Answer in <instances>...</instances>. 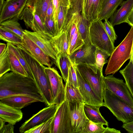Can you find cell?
<instances>
[{
  "mask_svg": "<svg viewBox=\"0 0 133 133\" xmlns=\"http://www.w3.org/2000/svg\"><path fill=\"white\" fill-rule=\"evenodd\" d=\"M13 96H23L44 102L34 80L11 71L0 77V99Z\"/></svg>",
  "mask_w": 133,
  "mask_h": 133,
  "instance_id": "cell-1",
  "label": "cell"
},
{
  "mask_svg": "<svg viewBox=\"0 0 133 133\" xmlns=\"http://www.w3.org/2000/svg\"><path fill=\"white\" fill-rule=\"evenodd\" d=\"M18 47L29 66L34 81L44 103L47 106L53 104L54 99L49 81L44 70L45 66L24 50Z\"/></svg>",
  "mask_w": 133,
  "mask_h": 133,
  "instance_id": "cell-2",
  "label": "cell"
},
{
  "mask_svg": "<svg viewBox=\"0 0 133 133\" xmlns=\"http://www.w3.org/2000/svg\"><path fill=\"white\" fill-rule=\"evenodd\" d=\"M133 43V27L121 43L115 48L110 56L105 71L107 76L114 75L125 62L130 59Z\"/></svg>",
  "mask_w": 133,
  "mask_h": 133,
  "instance_id": "cell-3",
  "label": "cell"
},
{
  "mask_svg": "<svg viewBox=\"0 0 133 133\" xmlns=\"http://www.w3.org/2000/svg\"><path fill=\"white\" fill-rule=\"evenodd\" d=\"M104 106L107 108L119 121L123 123L133 121V108L111 91L104 89Z\"/></svg>",
  "mask_w": 133,
  "mask_h": 133,
  "instance_id": "cell-4",
  "label": "cell"
},
{
  "mask_svg": "<svg viewBox=\"0 0 133 133\" xmlns=\"http://www.w3.org/2000/svg\"><path fill=\"white\" fill-rule=\"evenodd\" d=\"M74 65L83 79L103 101L104 76L103 71L98 69L95 64L81 63Z\"/></svg>",
  "mask_w": 133,
  "mask_h": 133,
  "instance_id": "cell-5",
  "label": "cell"
},
{
  "mask_svg": "<svg viewBox=\"0 0 133 133\" xmlns=\"http://www.w3.org/2000/svg\"><path fill=\"white\" fill-rule=\"evenodd\" d=\"M90 35L92 45L111 55L115 47L105 30L102 21L90 22Z\"/></svg>",
  "mask_w": 133,
  "mask_h": 133,
  "instance_id": "cell-6",
  "label": "cell"
},
{
  "mask_svg": "<svg viewBox=\"0 0 133 133\" xmlns=\"http://www.w3.org/2000/svg\"><path fill=\"white\" fill-rule=\"evenodd\" d=\"M84 103L68 102V113L70 133H83L86 122L84 110Z\"/></svg>",
  "mask_w": 133,
  "mask_h": 133,
  "instance_id": "cell-7",
  "label": "cell"
},
{
  "mask_svg": "<svg viewBox=\"0 0 133 133\" xmlns=\"http://www.w3.org/2000/svg\"><path fill=\"white\" fill-rule=\"evenodd\" d=\"M104 89H108L123 100L133 108V98L124 81L113 74L103 77Z\"/></svg>",
  "mask_w": 133,
  "mask_h": 133,
  "instance_id": "cell-8",
  "label": "cell"
},
{
  "mask_svg": "<svg viewBox=\"0 0 133 133\" xmlns=\"http://www.w3.org/2000/svg\"><path fill=\"white\" fill-rule=\"evenodd\" d=\"M45 71L49 81L54 104L59 106L65 100V90L62 78L56 69L54 68L46 67Z\"/></svg>",
  "mask_w": 133,
  "mask_h": 133,
  "instance_id": "cell-9",
  "label": "cell"
},
{
  "mask_svg": "<svg viewBox=\"0 0 133 133\" xmlns=\"http://www.w3.org/2000/svg\"><path fill=\"white\" fill-rule=\"evenodd\" d=\"M68 102L64 101L58 107L52 123L51 133H70Z\"/></svg>",
  "mask_w": 133,
  "mask_h": 133,
  "instance_id": "cell-10",
  "label": "cell"
},
{
  "mask_svg": "<svg viewBox=\"0 0 133 133\" xmlns=\"http://www.w3.org/2000/svg\"><path fill=\"white\" fill-rule=\"evenodd\" d=\"M59 106L52 104L41 110L22 124L19 131L25 133L30 129L44 123L53 117Z\"/></svg>",
  "mask_w": 133,
  "mask_h": 133,
  "instance_id": "cell-11",
  "label": "cell"
},
{
  "mask_svg": "<svg viewBox=\"0 0 133 133\" xmlns=\"http://www.w3.org/2000/svg\"><path fill=\"white\" fill-rule=\"evenodd\" d=\"M28 0H6L0 8V23L12 19L19 20Z\"/></svg>",
  "mask_w": 133,
  "mask_h": 133,
  "instance_id": "cell-12",
  "label": "cell"
},
{
  "mask_svg": "<svg viewBox=\"0 0 133 133\" xmlns=\"http://www.w3.org/2000/svg\"><path fill=\"white\" fill-rule=\"evenodd\" d=\"M22 19L26 27L30 28L34 32H38L49 39L52 38L46 32L44 24L35 8L26 6L19 18V20Z\"/></svg>",
  "mask_w": 133,
  "mask_h": 133,
  "instance_id": "cell-13",
  "label": "cell"
},
{
  "mask_svg": "<svg viewBox=\"0 0 133 133\" xmlns=\"http://www.w3.org/2000/svg\"><path fill=\"white\" fill-rule=\"evenodd\" d=\"M14 45L24 50L44 65L51 67L54 63L49 56L25 34L22 39V43Z\"/></svg>",
  "mask_w": 133,
  "mask_h": 133,
  "instance_id": "cell-14",
  "label": "cell"
},
{
  "mask_svg": "<svg viewBox=\"0 0 133 133\" xmlns=\"http://www.w3.org/2000/svg\"><path fill=\"white\" fill-rule=\"evenodd\" d=\"M24 34L39 47L55 63L58 55L50 39L46 38L38 32L24 30Z\"/></svg>",
  "mask_w": 133,
  "mask_h": 133,
  "instance_id": "cell-15",
  "label": "cell"
},
{
  "mask_svg": "<svg viewBox=\"0 0 133 133\" xmlns=\"http://www.w3.org/2000/svg\"><path fill=\"white\" fill-rule=\"evenodd\" d=\"M75 69L78 88L84 99L85 104L104 106L103 101L98 96L90 86L83 79L76 67Z\"/></svg>",
  "mask_w": 133,
  "mask_h": 133,
  "instance_id": "cell-16",
  "label": "cell"
},
{
  "mask_svg": "<svg viewBox=\"0 0 133 133\" xmlns=\"http://www.w3.org/2000/svg\"><path fill=\"white\" fill-rule=\"evenodd\" d=\"M96 49L92 44L87 45L84 44L80 49L69 55V57L74 64L81 63L95 64Z\"/></svg>",
  "mask_w": 133,
  "mask_h": 133,
  "instance_id": "cell-17",
  "label": "cell"
},
{
  "mask_svg": "<svg viewBox=\"0 0 133 133\" xmlns=\"http://www.w3.org/2000/svg\"><path fill=\"white\" fill-rule=\"evenodd\" d=\"M121 7L116 10L110 18L109 21L114 27L123 23H126L128 16L133 8V0L123 1Z\"/></svg>",
  "mask_w": 133,
  "mask_h": 133,
  "instance_id": "cell-18",
  "label": "cell"
},
{
  "mask_svg": "<svg viewBox=\"0 0 133 133\" xmlns=\"http://www.w3.org/2000/svg\"><path fill=\"white\" fill-rule=\"evenodd\" d=\"M22 111L0 102V118L13 125L22 119Z\"/></svg>",
  "mask_w": 133,
  "mask_h": 133,
  "instance_id": "cell-19",
  "label": "cell"
},
{
  "mask_svg": "<svg viewBox=\"0 0 133 133\" xmlns=\"http://www.w3.org/2000/svg\"><path fill=\"white\" fill-rule=\"evenodd\" d=\"M0 102L14 108L21 110L32 103L40 102L38 99L23 96H13L0 99Z\"/></svg>",
  "mask_w": 133,
  "mask_h": 133,
  "instance_id": "cell-20",
  "label": "cell"
},
{
  "mask_svg": "<svg viewBox=\"0 0 133 133\" xmlns=\"http://www.w3.org/2000/svg\"><path fill=\"white\" fill-rule=\"evenodd\" d=\"M50 40L58 55L68 54L69 41L68 36L66 31L60 32Z\"/></svg>",
  "mask_w": 133,
  "mask_h": 133,
  "instance_id": "cell-21",
  "label": "cell"
},
{
  "mask_svg": "<svg viewBox=\"0 0 133 133\" xmlns=\"http://www.w3.org/2000/svg\"><path fill=\"white\" fill-rule=\"evenodd\" d=\"M101 106L92 105L85 104L84 110L87 118L90 121L96 123L108 126V122L101 115L99 109Z\"/></svg>",
  "mask_w": 133,
  "mask_h": 133,
  "instance_id": "cell-22",
  "label": "cell"
},
{
  "mask_svg": "<svg viewBox=\"0 0 133 133\" xmlns=\"http://www.w3.org/2000/svg\"><path fill=\"white\" fill-rule=\"evenodd\" d=\"M123 0H104L98 17V20L108 19L117 10Z\"/></svg>",
  "mask_w": 133,
  "mask_h": 133,
  "instance_id": "cell-23",
  "label": "cell"
},
{
  "mask_svg": "<svg viewBox=\"0 0 133 133\" xmlns=\"http://www.w3.org/2000/svg\"><path fill=\"white\" fill-rule=\"evenodd\" d=\"M60 70L62 77L66 83L68 77L69 68L72 63L66 54H59L55 63Z\"/></svg>",
  "mask_w": 133,
  "mask_h": 133,
  "instance_id": "cell-24",
  "label": "cell"
},
{
  "mask_svg": "<svg viewBox=\"0 0 133 133\" xmlns=\"http://www.w3.org/2000/svg\"><path fill=\"white\" fill-rule=\"evenodd\" d=\"M90 22L81 15L78 23V30L84 44L87 45L92 44L90 35Z\"/></svg>",
  "mask_w": 133,
  "mask_h": 133,
  "instance_id": "cell-25",
  "label": "cell"
},
{
  "mask_svg": "<svg viewBox=\"0 0 133 133\" xmlns=\"http://www.w3.org/2000/svg\"><path fill=\"white\" fill-rule=\"evenodd\" d=\"M7 44L8 51L12 53L16 57L25 70L27 74L28 77L34 81L29 66L19 48L10 43H7Z\"/></svg>",
  "mask_w": 133,
  "mask_h": 133,
  "instance_id": "cell-26",
  "label": "cell"
},
{
  "mask_svg": "<svg viewBox=\"0 0 133 133\" xmlns=\"http://www.w3.org/2000/svg\"><path fill=\"white\" fill-rule=\"evenodd\" d=\"M65 100L68 102L84 103V99L78 88L65 85Z\"/></svg>",
  "mask_w": 133,
  "mask_h": 133,
  "instance_id": "cell-27",
  "label": "cell"
},
{
  "mask_svg": "<svg viewBox=\"0 0 133 133\" xmlns=\"http://www.w3.org/2000/svg\"><path fill=\"white\" fill-rule=\"evenodd\" d=\"M18 21L15 19H8L0 23V26L15 33L23 38L24 35V30Z\"/></svg>",
  "mask_w": 133,
  "mask_h": 133,
  "instance_id": "cell-28",
  "label": "cell"
},
{
  "mask_svg": "<svg viewBox=\"0 0 133 133\" xmlns=\"http://www.w3.org/2000/svg\"><path fill=\"white\" fill-rule=\"evenodd\" d=\"M119 72L124 77L133 98V63L132 61L130 60L125 68L120 70Z\"/></svg>",
  "mask_w": 133,
  "mask_h": 133,
  "instance_id": "cell-29",
  "label": "cell"
},
{
  "mask_svg": "<svg viewBox=\"0 0 133 133\" xmlns=\"http://www.w3.org/2000/svg\"><path fill=\"white\" fill-rule=\"evenodd\" d=\"M21 37L15 33L0 26V39L15 45L22 42Z\"/></svg>",
  "mask_w": 133,
  "mask_h": 133,
  "instance_id": "cell-30",
  "label": "cell"
},
{
  "mask_svg": "<svg viewBox=\"0 0 133 133\" xmlns=\"http://www.w3.org/2000/svg\"><path fill=\"white\" fill-rule=\"evenodd\" d=\"M85 44L77 29L69 44L68 54L70 55L80 49Z\"/></svg>",
  "mask_w": 133,
  "mask_h": 133,
  "instance_id": "cell-31",
  "label": "cell"
},
{
  "mask_svg": "<svg viewBox=\"0 0 133 133\" xmlns=\"http://www.w3.org/2000/svg\"><path fill=\"white\" fill-rule=\"evenodd\" d=\"M8 52L11 71L28 77L25 70L16 57L12 53Z\"/></svg>",
  "mask_w": 133,
  "mask_h": 133,
  "instance_id": "cell-32",
  "label": "cell"
},
{
  "mask_svg": "<svg viewBox=\"0 0 133 133\" xmlns=\"http://www.w3.org/2000/svg\"><path fill=\"white\" fill-rule=\"evenodd\" d=\"M52 0H38L34 8L44 24L46 16V11Z\"/></svg>",
  "mask_w": 133,
  "mask_h": 133,
  "instance_id": "cell-33",
  "label": "cell"
},
{
  "mask_svg": "<svg viewBox=\"0 0 133 133\" xmlns=\"http://www.w3.org/2000/svg\"><path fill=\"white\" fill-rule=\"evenodd\" d=\"M10 71L11 67L7 46L4 52L0 55V77Z\"/></svg>",
  "mask_w": 133,
  "mask_h": 133,
  "instance_id": "cell-34",
  "label": "cell"
},
{
  "mask_svg": "<svg viewBox=\"0 0 133 133\" xmlns=\"http://www.w3.org/2000/svg\"><path fill=\"white\" fill-rule=\"evenodd\" d=\"M103 124L93 122L89 119L85 125L83 133H104L106 128Z\"/></svg>",
  "mask_w": 133,
  "mask_h": 133,
  "instance_id": "cell-35",
  "label": "cell"
},
{
  "mask_svg": "<svg viewBox=\"0 0 133 133\" xmlns=\"http://www.w3.org/2000/svg\"><path fill=\"white\" fill-rule=\"evenodd\" d=\"M110 55L106 51L96 48L95 53V65L97 68L102 71L104 65L108 62L107 59Z\"/></svg>",
  "mask_w": 133,
  "mask_h": 133,
  "instance_id": "cell-36",
  "label": "cell"
},
{
  "mask_svg": "<svg viewBox=\"0 0 133 133\" xmlns=\"http://www.w3.org/2000/svg\"><path fill=\"white\" fill-rule=\"evenodd\" d=\"M81 6V14L89 22L91 21V10L93 0H80Z\"/></svg>",
  "mask_w": 133,
  "mask_h": 133,
  "instance_id": "cell-37",
  "label": "cell"
},
{
  "mask_svg": "<svg viewBox=\"0 0 133 133\" xmlns=\"http://www.w3.org/2000/svg\"><path fill=\"white\" fill-rule=\"evenodd\" d=\"M70 8L68 7L62 5L60 6L57 24L58 34L63 29Z\"/></svg>",
  "mask_w": 133,
  "mask_h": 133,
  "instance_id": "cell-38",
  "label": "cell"
},
{
  "mask_svg": "<svg viewBox=\"0 0 133 133\" xmlns=\"http://www.w3.org/2000/svg\"><path fill=\"white\" fill-rule=\"evenodd\" d=\"M54 117L47 121L28 130L25 133H51V125Z\"/></svg>",
  "mask_w": 133,
  "mask_h": 133,
  "instance_id": "cell-39",
  "label": "cell"
},
{
  "mask_svg": "<svg viewBox=\"0 0 133 133\" xmlns=\"http://www.w3.org/2000/svg\"><path fill=\"white\" fill-rule=\"evenodd\" d=\"M65 85L73 88H78L75 67L72 63L69 68L68 78Z\"/></svg>",
  "mask_w": 133,
  "mask_h": 133,
  "instance_id": "cell-40",
  "label": "cell"
},
{
  "mask_svg": "<svg viewBox=\"0 0 133 133\" xmlns=\"http://www.w3.org/2000/svg\"><path fill=\"white\" fill-rule=\"evenodd\" d=\"M46 31L48 34L52 37L58 34V31L53 18L46 17L44 23Z\"/></svg>",
  "mask_w": 133,
  "mask_h": 133,
  "instance_id": "cell-41",
  "label": "cell"
},
{
  "mask_svg": "<svg viewBox=\"0 0 133 133\" xmlns=\"http://www.w3.org/2000/svg\"><path fill=\"white\" fill-rule=\"evenodd\" d=\"M104 0H93L91 10V21L98 20L99 15Z\"/></svg>",
  "mask_w": 133,
  "mask_h": 133,
  "instance_id": "cell-42",
  "label": "cell"
},
{
  "mask_svg": "<svg viewBox=\"0 0 133 133\" xmlns=\"http://www.w3.org/2000/svg\"><path fill=\"white\" fill-rule=\"evenodd\" d=\"M103 24L105 30L112 41L114 43L117 39V36L116 34L114 27L110 21L107 19H105Z\"/></svg>",
  "mask_w": 133,
  "mask_h": 133,
  "instance_id": "cell-43",
  "label": "cell"
},
{
  "mask_svg": "<svg viewBox=\"0 0 133 133\" xmlns=\"http://www.w3.org/2000/svg\"><path fill=\"white\" fill-rule=\"evenodd\" d=\"M52 1L53 4L54 10L53 18L57 30V20L60 6V1L59 0H52Z\"/></svg>",
  "mask_w": 133,
  "mask_h": 133,
  "instance_id": "cell-44",
  "label": "cell"
},
{
  "mask_svg": "<svg viewBox=\"0 0 133 133\" xmlns=\"http://www.w3.org/2000/svg\"><path fill=\"white\" fill-rule=\"evenodd\" d=\"M14 125L8 123L5 124L3 127L0 129V133H14Z\"/></svg>",
  "mask_w": 133,
  "mask_h": 133,
  "instance_id": "cell-45",
  "label": "cell"
},
{
  "mask_svg": "<svg viewBox=\"0 0 133 133\" xmlns=\"http://www.w3.org/2000/svg\"><path fill=\"white\" fill-rule=\"evenodd\" d=\"M122 128L129 133H133V121L128 123H123Z\"/></svg>",
  "mask_w": 133,
  "mask_h": 133,
  "instance_id": "cell-46",
  "label": "cell"
},
{
  "mask_svg": "<svg viewBox=\"0 0 133 133\" xmlns=\"http://www.w3.org/2000/svg\"><path fill=\"white\" fill-rule=\"evenodd\" d=\"M54 11L53 5L51 1L47 10L46 17L53 18Z\"/></svg>",
  "mask_w": 133,
  "mask_h": 133,
  "instance_id": "cell-47",
  "label": "cell"
},
{
  "mask_svg": "<svg viewBox=\"0 0 133 133\" xmlns=\"http://www.w3.org/2000/svg\"><path fill=\"white\" fill-rule=\"evenodd\" d=\"M126 23L133 27V8L128 17Z\"/></svg>",
  "mask_w": 133,
  "mask_h": 133,
  "instance_id": "cell-48",
  "label": "cell"
},
{
  "mask_svg": "<svg viewBox=\"0 0 133 133\" xmlns=\"http://www.w3.org/2000/svg\"><path fill=\"white\" fill-rule=\"evenodd\" d=\"M104 133H121L120 131L107 126Z\"/></svg>",
  "mask_w": 133,
  "mask_h": 133,
  "instance_id": "cell-49",
  "label": "cell"
},
{
  "mask_svg": "<svg viewBox=\"0 0 133 133\" xmlns=\"http://www.w3.org/2000/svg\"><path fill=\"white\" fill-rule=\"evenodd\" d=\"M38 0H28L26 6L34 8Z\"/></svg>",
  "mask_w": 133,
  "mask_h": 133,
  "instance_id": "cell-50",
  "label": "cell"
},
{
  "mask_svg": "<svg viewBox=\"0 0 133 133\" xmlns=\"http://www.w3.org/2000/svg\"><path fill=\"white\" fill-rule=\"evenodd\" d=\"M7 46V44L1 43H0V55L4 51Z\"/></svg>",
  "mask_w": 133,
  "mask_h": 133,
  "instance_id": "cell-51",
  "label": "cell"
},
{
  "mask_svg": "<svg viewBox=\"0 0 133 133\" xmlns=\"http://www.w3.org/2000/svg\"><path fill=\"white\" fill-rule=\"evenodd\" d=\"M5 122L2 119L0 118V129H1L5 124Z\"/></svg>",
  "mask_w": 133,
  "mask_h": 133,
  "instance_id": "cell-52",
  "label": "cell"
},
{
  "mask_svg": "<svg viewBox=\"0 0 133 133\" xmlns=\"http://www.w3.org/2000/svg\"><path fill=\"white\" fill-rule=\"evenodd\" d=\"M130 60L133 63V43L131 52V57L130 58Z\"/></svg>",
  "mask_w": 133,
  "mask_h": 133,
  "instance_id": "cell-53",
  "label": "cell"
},
{
  "mask_svg": "<svg viewBox=\"0 0 133 133\" xmlns=\"http://www.w3.org/2000/svg\"><path fill=\"white\" fill-rule=\"evenodd\" d=\"M76 0H69V2L71 5V4L72 3L74 2ZM71 6V5H70Z\"/></svg>",
  "mask_w": 133,
  "mask_h": 133,
  "instance_id": "cell-54",
  "label": "cell"
}]
</instances>
